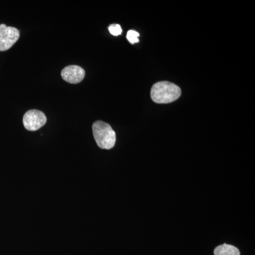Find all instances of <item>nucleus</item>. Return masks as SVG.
<instances>
[{
    "label": "nucleus",
    "instance_id": "1",
    "mask_svg": "<svg viewBox=\"0 0 255 255\" xmlns=\"http://www.w3.org/2000/svg\"><path fill=\"white\" fill-rule=\"evenodd\" d=\"M181 94V89L177 85L167 81L157 82L150 92L151 98L157 104L173 102L180 97Z\"/></svg>",
    "mask_w": 255,
    "mask_h": 255
},
{
    "label": "nucleus",
    "instance_id": "2",
    "mask_svg": "<svg viewBox=\"0 0 255 255\" xmlns=\"http://www.w3.org/2000/svg\"><path fill=\"white\" fill-rule=\"evenodd\" d=\"M94 137L97 145L102 149L110 150L115 145L116 132L110 124L97 121L92 125Z\"/></svg>",
    "mask_w": 255,
    "mask_h": 255
},
{
    "label": "nucleus",
    "instance_id": "3",
    "mask_svg": "<svg viewBox=\"0 0 255 255\" xmlns=\"http://www.w3.org/2000/svg\"><path fill=\"white\" fill-rule=\"evenodd\" d=\"M47 118L41 111L29 110L23 117V124L25 128L30 131H36L46 124Z\"/></svg>",
    "mask_w": 255,
    "mask_h": 255
},
{
    "label": "nucleus",
    "instance_id": "4",
    "mask_svg": "<svg viewBox=\"0 0 255 255\" xmlns=\"http://www.w3.org/2000/svg\"><path fill=\"white\" fill-rule=\"evenodd\" d=\"M17 28L0 24V51L9 50L19 38Z\"/></svg>",
    "mask_w": 255,
    "mask_h": 255
},
{
    "label": "nucleus",
    "instance_id": "5",
    "mask_svg": "<svg viewBox=\"0 0 255 255\" xmlns=\"http://www.w3.org/2000/svg\"><path fill=\"white\" fill-rule=\"evenodd\" d=\"M62 78L70 84H78L85 78V71L78 65H69L61 72Z\"/></svg>",
    "mask_w": 255,
    "mask_h": 255
},
{
    "label": "nucleus",
    "instance_id": "6",
    "mask_svg": "<svg viewBox=\"0 0 255 255\" xmlns=\"http://www.w3.org/2000/svg\"><path fill=\"white\" fill-rule=\"evenodd\" d=\"M214 255H241L239 250L231 245L223 244L215 249Z\"/></svg>",
    "mask_w": 255,
    "mask_h": 255
},
{
    "label": "nucleus",
    "instance_id": "7",
    "mask_svg": "<svg viewBox=\"0 0 255 255\" xmlns=\"http://www.w3.org/2000/svg\"><path fill=\"white\" fill-rule=\"evenodd\" d=\"M139 36H140V33L134 31V30H130V31H128L127 38L128 41L130 42L131 44H134V43H138Z\"/></svg>",
    "mask_w": 255,
    "mask_h": 255
},
{
    "label": "nucleus",
    "instance_id": "8",
    "mask_svg": "<svg viewBox=\"0 0 255 255\" xmlns=\"http://www.w3.org/2000/svg\"><path fill=\"white\" fill-rule=\"evenodd\" d=\"M109 31L111 34L114 36H118L122 33V28L119 24H112L109 26Z\"/></svg>",
    "mask_w": 255,
    "mask_h": 255
}]
</instances>
